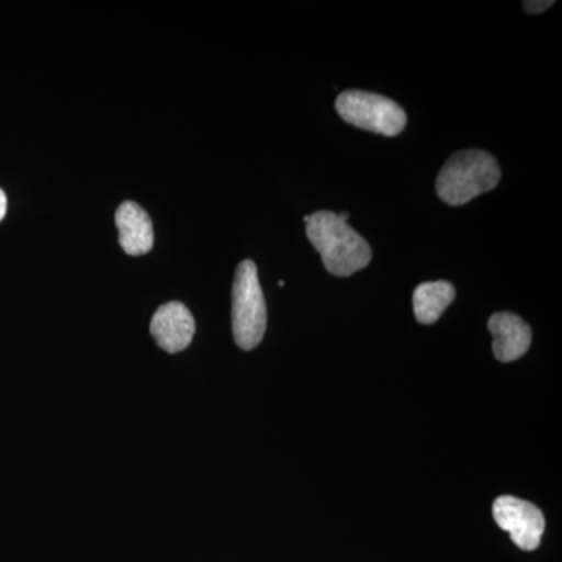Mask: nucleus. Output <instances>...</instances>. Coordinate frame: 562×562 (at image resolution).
<instances>
[{
	"mask_svg": "<svg viewBox=\"0 0 562 562\" xmlns=\"http://www.w3.org/2000/svg\"><path fill=\"white\" fill-rule=\"evenodd\" d=\"M305 224L306 236L331 276L350 277L371 262V246L339 214L317 211L305 217Z\"/></svg>",
	"mask_w": 562,
	"mask_h": 562,
	"instance_id": "1",
	"label": "nucleus"
},
{
	"mask_svg": "<svg viewBox=\"0 0 562 562\" xmlns=\"http://www.w3.org/2000/svg\"><path fill=\"white\" fill-rule=\"evenodd\" d=\"M501 179V166L487 151H458L442 166L436 192L442 202L460 206L494 190Z\"/></svg>",
	"mask_w": 562,
	"mask_h": 562,
	"instance_id": "2",
	"label": "nucleus"
},
{
	"mask_svg": "<svg viewBox=\"0 0 562 562\" xmlns=\"http://www.w3.org/2000/svg\"><path fill=\"white\" fill-rule=\"evenodd\" d=\"M233 336L239 349L254 350L262 341L268 325L265 294L254 261L238 266L232 292Z\"/></svg>",
	"mask_w": 562,
	"mask_h": 562,
	"instance_id": "3",
	"label": "nucleus"
},
{
	"mask_svg": "<svg viewBox=\"0 0 562 562\" xmlns=\"http://www.w3.org/2000/svg\"><path fill=\"white\" fill-rule=\"evenodd\" d=\"M336 111L347 124L383 136L401 135L406 127L405 110L392 99L368 91H344Z\"/></svg>",
	"mask_w": 562,
	"mask_h": 562,
	"instance_id": "4",
	"label": "nucleus"
},
{
	"mask_svg": "<svg viewBox=\"0 0 562 562\" xmlns=\"http://www.w3.org/2000/svg\"><path fill=\"white\" fill-rule=\"evenodd\" d=\"M492 514L498 527L509 532L519 549L532 552L541 546L546 517L538 506L512 495H502L492 505Z\"/></svg>",
	"mask_w": 562,
	"mask_h": 562,
	"instance_id": "5",
	"label": "nucleus"
},
{
	"mask_svg": "<svg viewBox=\"0 0 562 562\" xmlns=\"http://www.w3.org/2000/svg\"><path fill=\"white\" fill-rule=\"evenodd\" d=\"M150 333L162 350L179 353L187 349L194 338V317L183 303H165L151 317Z\"/></svg>",
	"mask_w": 562,
	"mask_h": 562,
	"instance_id": "6",
	"label": "nucleus"
},
{
	"mask_svg": "<svg viewBox=\"0 0 562 562\" xmlns=\"http://www.w3.org/2000/svg\"><path fill=\"white\" fill-rule=\"evenodd\" d=\"M492 338V351L502 362H512L522 358L531 346V328L513 313H497L487 322Z\"/></svg>",
	"mask_w": 562,
	"mask_h": 562,
	"instance_id": "7",
	"label": "nucleus"
},
{
	"mask_svg": "<svg viewBox=\"0 0 562 562\" xmlns=\"http://www.w3.org/2000/svg\"><path fill=\"white\" fill-rule=\"evenodd\" d=\"M117 232H120V244L122 250L131 257H140L149 254L154 247L155 235L154 225L146 210L140 209L138 203H121L116 214Z\"/></svg>",
	"mask_w": 562,
	"mask_h": 562,
	"instance_id": "8",
	"label": "nucleus"
},
{
	"mask_svg": "<svg viewBox=\"0 0 562 562\" xmlns=\"http://www.w3.org/2000/svg\"><path fill=\"white\" fill-rule=\"evenodd\" d=\"M454 295L457 291L449 281H427L419 284L413 294L416 319L425 325L435 324L454 301Z\"/></svg>",
	"mask_w": 562,
	"mask_h": 562,
	"instance_id": "9",
	"label": "nucleus"
},
{
	"mask_svg": "<svg viewBox=\"0 0 562 562\" xmlns=\"http://www.w3.org/2000/svg\"><path fill=\"white\" fill-rule=\"evenodd\" d=\"M524 10L530 14H539L543 13V11L549 10L550 7L554 5L553 0H549V2H543V0H525L522 3Z\"/></svg>",
	"mask_w": 562,
	"mask_h": 562,
	"instance_id": "10",
	"label": "nucleus"
},
{
	"mask_svg": "<svg viewBox=\"0 0 562 562\" xmlns=\"http://www.w3.org/2000/svg\"><path fill=\"white\" fill-rule=\"evenodd\" d=\"M7 214V195L5 192L0 190V221L5 217Z\"/></svg>",
	"mask_w": 562,
	"mask_h": 562,
	"instance_id": "11",
	"label": "nucleus"
}]
</instances>
